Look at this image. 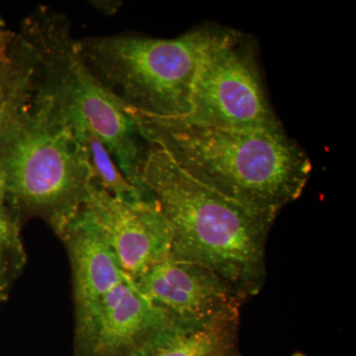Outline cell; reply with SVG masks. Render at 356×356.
Listing matches in <instances>:
<instances>
[{
    "instance_id": "6da1fadb",
    "label": "cell",
    "mask_w": 356,
    "mask_h": 356,
    "mask_svg": "<svg viewBox=\"0 0 356 356\" xmlns=\"http://www.w3.org/2000/svg\"><path fill=\"white\" fill-rule=\"evenodd\" d=\"M125 110L140 138L165 149L201 184L252 209L277 217L310 177V159L282 125L214 127Z\"/></svg>"
},
{
    "instance_id": "7a4b0ae2",
    "label": "cell",
    "mask_w": 356,
    "mask_h": 356,
    "mask_svg": "<svg viewBox=\"0 0 356 356\" xmlns=\"http://www.w3.org/2000/svg\"><path fill=\"white\" fill-rule=\"evenodd\" d=\"M139 178L170 226L173 255L214 271L243 302L259 294L266 282L267 238L275 216L201 184L156 145L145 149Z\"/></svg>"
},
{
    "instance_id": "3957f363",
    "label": "cell",
    "mask_w": 356,
    "mask_h": 356,
    "mask_svg": "<svg viewBox=\"0 0 356 356\" xmlns=\"http://www.w3.org/2000/svg\"><path fill=\"white\" fill-rule=\"evenodd\" d=\"M0 168L9 203L21 220L41 218L58 236L79 214L95 182L67 110L40 84L34 70L0 135Z\"/></svg>"
},
{
    "instance_id": "277c9868",
    "label": "cell",
    "mask_w": 356,
    "mask_h": 356,
    "mask_svg": "<svg viewBox=\"0 0 356 356\" xmlns=\"http://www.w3.org/2000/svg\"><path fill=\"white\" fill-rule=\"evenodd\" d=\"M220 29L198 28L175 39L89 37L79 44L88 67L125 108L177 119L191 111L199 65Z\"/></svg>"
},
{
    "instance_id": "5b68a950",
    "label": "cell",
    "mask_w": 356,
    "mask_h": 356,
    "mask_svg": "<svg viewBox=\"0 0 356 356\" xmlns=\"http://www.w3.org/2000/svg\"><path fill=\"white\" fill-rule=\"evenodd\" d=\"M20 33L31 48L40 84L72 116L95 131L126 179L145 193L139 178L145 149L137 126L88 67L65 16L40 7L24 20Z\"/></svg>"
},
{
    "instance_id": "8992f818",
    "label": "cell",
    "mask_w": 356,
    "mask_h": 356,
    "mask_svg": "<svg viewBox=\"0 0 356 356\" xmlns=\"http://www.w3.org/2000/svg\"><path fill=\"white\" fill-rule=\"evenodd\" d=\"M180 119L214 127L255 129L282 125L267 99L254 44L221 28L199 65L191 111Z\"/></svg>"
},
{
    "instance_id": "52a82bcc",
    "label": "cell",
    "mask_w": 356,
    "mask_h": 356,
    "mask_svg": "<svg viewBox=\"0 0 356 356\" xmlns=\"http://www.w3.org/2000/svg\"><path fill=\"white\" fill-rule=\"evenodd\" d=\"M83 207L122 270L133 281L172 254V231L152 196L140 200H123L111 195L95 181Z\"/></svg>"
},
{
    "instance_id": "ba28073f",
    "label": "cell",
    "mask_w": 356,
    "mask_h": 356,
    "mask_svg": "<svg viewBox=\"0 0 356 356\" xmlns=\"http://www.w3.org/2000/svg\"><path fill=\"white\" fill-rule=\"evenodd\" d=\"M166 322L126 275L74 303V356H127Z\"/></svg>"
},
{
    "instance_id": "9c48e42d",
    "label": "cell",
    "mask_w": 356,
    "mask_h": 356,
    "mask_svg": "<svg viewBox=\"0 0 356 356\" xmlns=\"http://www.w3.org/2000/svg\"><path fill=\"white\" fill-rule=\"evenodd\" d=\"M134 282L168 322H202L240 311L243 303L214 271L173 254Z\"/></svg>"
},
{
    "instance_id": "30bf717a",
    "label": "cell",
    "mask_w": 356,
    "mask_h": 356,
    "mask_svg": "<svg viewBox=\"0 0 356 356\" xmlns=\"http://www.w3.org/2000/svg\"><path fill=\"white\" fill-rule=\"evenodd\" d=\"M240 311L197 323L166 322L127 356H242Z\"/></svg>"
},
{
    "instance_id": "8fae6325",
    "label": "cell",
    "mask_w": 356,
    "mask_h": 356,
    "mask_svg": "<svg viewBox=\"0 0 356 356\" xmlns=\"http://www.w3.org/2000/svg\"><path fill=\"white\" fill-rule=\"evenodd\" d=\"M32 74L30 44L21 33L0 29V135L24 98Z\"/></svg>"
},
{
    "instance_id": "7c38bea8",
    "label": "cell",
    "mask_w": 356,
    "mask_h": 356,
    "mask_svg": "<svg viewBox=\"0 0 356 356\" xmlns=\"http://www.w3.org/2000/svg\"><path fill=\"white\" fill-rule=\"evenodd\" d=\"M79 144L86 153L96 184L115 197L133 201L149 198L126 179L99 136L77 117H70Z\"/></svg>"
},
{
    "instance_id": "4fadbf2b",
    "label": "cell",
    "mask_w": 356,
    "mask_h": 356,
    "mask_svg": "<svg viewBox=\"0 0 356 356\" xmlns=\"http://www.w3.org/2000/svg\"><path fill=\"white\" fill-rule=\"evenodd\" d=\"M21 222L19 215L9 203L6 178L0 168V303L9 298L27 264Z\"/></svg>"
},
{
    "instance_id": "5bb4252c",
    "label": "cell",
    "mask_w": 356,
    "mask_h": 356,
    "mask_svg": "<svg viewBox=\"0 0 356 356\" xmlns=\"http://www.w3.org/2000/svg\"><path fill=\"white\" fill-rule=\"evenodd\" d=\"M6 22H4L3 18H2V16L0 15V29H2V28H6Z\"/></svg>"
}]
</instances>
